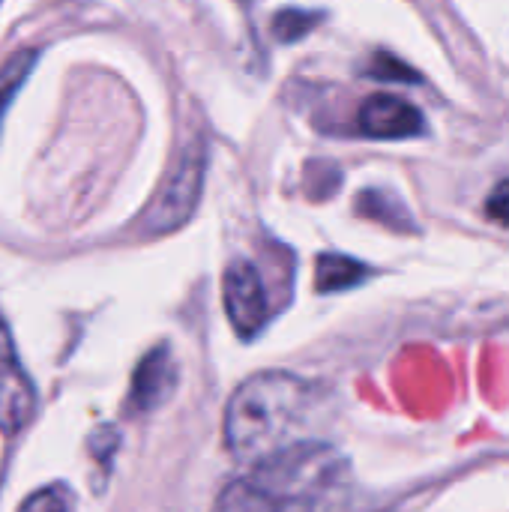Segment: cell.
<instances>
[{
  "label": "cell",
  "instance_id": "obj_12",
  "mask_svg": "<svg viewBox=\"0 0 509 512\" xmlns=\"http://www.w3.org/2000/svg\"><path fill=\"white\" fill-rule=\"evenodd\" d=\"M18 512H69V498L66 489L60 486H45L39 492H33L30 498H24Z\"/></svg>",
  "mask_w": 509,
  "mask_h": 512
},
{
  "label": "cell",
  "instance_id": "obj_11",
  "mask_svg": "<svg viewBox=\"0 0 509 512\" xmlns=\"http://www.w3.org/2000/svg\"><path fill=\"white\" fill-rule=\"evenodd\" d=\"M318 15L315 12H300V9H285L276 15L273 21V30L282 42H291V39H300L303 33H309L315 27Z\"/></svg>",
  "mask_w": 509,
  "mask_h": 512
},
{
  "label": "cell",
  "instance_id": "obj_6",
  "mask_svg": "<svg viewBox=\"0 0 509 512\" xmlns=\"http://www.w3.org/2000/svg\"><path fill=\"white\" fill-rule=\"evenodd\" d=\"M177 390V363L168 345H156L141 357L129 387V408L138 414H150L162 408Z\"/></svg>",
  "mask_w": 509,
  "mask_h": 512
},
{
  "label": "cell",
  "instance_id": "obj_5",
  "mask_svg": "<svg viewBox=\"0 0 509 512\" xmlns=\"http://www.w3.org/2000/svg\"><path fill=\"white\" fill-rule=\"evenodd\" d=\"M36 414V387L24 372L12 333L0 318V432L18 435Z\"/></svg>",
  "mask_w": 509,
  "mask_h": 512
},
{
  "label": "cell",
  "instance_id": "obj_8",
  "mask_svg": "<svg viewBox=\"0 0 509 512\" xmlns=\"http://www.w3.org/2000/svg\"><path fill=\"white\" fill-rule=\"evenodd\" d=\"M366 276H369V267L348 255H321L315 264V288L321 294L348 291V288L360 285Z\"/></svg>",
  "mask_w": 509,
  "mask_h": 512
},
{
  "label": "cell",
  "instance_id": "obj_2",
  "mask_svg": "<svg viewBox=\"0 0 509 512\" xmlns=\"http://www.w3.org/2000/svg\"><path fill=\"white\" fill-rule=\"evenodd\" d=\"M318 390L291 372H261L237 387L225 408V444L234 462L258 468L315 441Z\"/></svg>",
  "mask_w": 509,
  "mask_h": 512
},
{
  "label": "cell",
  "instance_id": "obj_14",
  "mask_svg": "<svg viewBox=\"0 0 509 512\" xmlns=\"http://www.w3.org/2000/svg\"><path fill=\"white\" fill-rule=\"evenodd\" d=\"M486 210H489V216H492L495 222L509 225V180H504V183L492 192V198H489Z\"/></svg>",
  "mask_w": 509,
  "mask_h": 512
},
{
  "label": "cell",
  "instance_id": "obj_9",
  "mask_svg": "<svg viewBox=\"0 0 509 512\" xmlns=\"http://www.w3.org/2000/svg\"><path fill=\"white\" fill-rule=\"evenodd\" d=\"M357 210L369 219H378L396 231H411V213L405 210V204L390 195V192H381V189H369L357 198Z\"/></svg>",
  "mask_w": 509,
  "mask_h": 512
},
{
  "label": "cell",
  "instance_id": "obj_1",
  "mask_svg": "<svg viewBox=\"0 0 509 512\" xmlns=\"http://www.w3.org/2000/svg\"><path fill=\"white\" fill-rule=\"evenodd\" d=\"M351 489L348 459L309 441L228 483L213 512H351Z\"/></svg>",
  "mask_w": 509,
  "mask_h": 512
},
{
  "label": "cell",
  "instance_id": "obj_10",
  "mask_svg": "<svg viewBox=\"0 0 509 512\" xmlns=\"http://www.w3.org/2000/svg\"><path fill=\"white\" fill-rule=\"evenodd\" d=\"M39 60V51L36 48H24L18 54H12L3 66H0V120H3V111L6 105L12 102V96L21 90V84L27 81L33 63Z\"/></svg>",
  "mask_w": 509,
  "mask_h": 512
},
{
  "label": "cell",
  "instance_id": "obj_4",
  "mask_svg": "<svg viewBox=\"0 0 509 512\" xmlns=\"http://www.w3.org/2000/svg\"><path fill=\"white\" fill-rule=\"evenodd\" d=\"M222 297H225V315L240 339H255L267 318H270V303H267V288L255 264L249 261H234L225 270L222 279Z\"/></svg>",
  "mask_w": 509,
  "mask_h": 512
},
{
  "label": "cell",
  "instance_id": "obj_3",
  "mask_svg": "<svg viewBox=\"0 0 509 512\" xmlns=\"http://www.w3.org/2000/svg\"><path fill=\"white\" fill-rule=\"evenodd\" d=\"M204 171H207V156H204V147L195 141L186 147V153L177 159V165L159 186L156 198L141 213L138 228L144 237H162L189 222V216L195 213L201 201Z\"/></svg>",
  "mask_w": 509,
  "mask_h": 512
},
{
  "label": "cell",
  "instance_id": "obj_7",
  "mask_svg": "<svg viewBox=\"0 0 509 512\" xmlns=\"http://www.w3.org/2000/svg\"><path fill=\"white\" fill-rule=\"evenodd\" d=\"M423 111L399 96L378 93L360 108V129L369 138H411L423 132Z\"/></svg>",
  "mask_w": 509,
  "mask_h": 512
},
{
  "label": "cell",
  "instance_id": "obj_13",
  "mask_svg": "<svg viewBox=\"0 0 509 512\" xmlns=\"http://www.w3.org/2000/svg\"><path fill=\"white\" fill-rule=\"evenodd\" d=\"M369 72L375 78H390V81H417V72L405 63H399L393 54H375Z\"/></svg>",
  "mask_w": 509,
  "mask_h": 512
}]
</instances>
